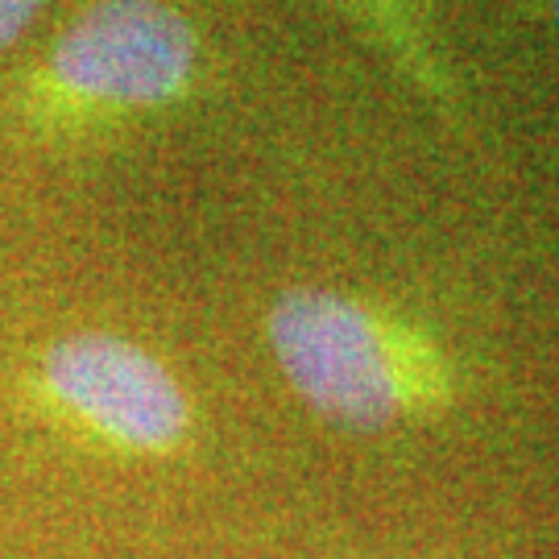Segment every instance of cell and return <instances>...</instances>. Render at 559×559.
I'll use <instances>...</instances> for the list:
<instances>
[{"mask_svg":"<svg viewBox=\"0 0 559 559\" xmlns=\"http://www.w3.org/2000/svg\"><path fill=\"white\" fill-rule=\"evenodd\" d=\"M46 4L50 0H0V50L17 46L34 29V21L46 13Z\"/></svg>","mask_w":559,"mask_h":559,"instance_id":"obj_5","label":"cell"},{"mask_svg":"<svg viewBox=\"0 0 559 559\" xmlns=\"http://www.w3.org/2000/svg\"><path fill=\"white\" fill-rule=\"evenodd\" d=\"M265 340L286 385L348 431H385L452 399L440 348L415 323L344 290H282L265 311Z\"/></svg>","mask_w":559,"mask_h":559,"instance_id":"obj_2","label":"cell"},{"mask_svg":"<svg viewBox=\"0 0 559 559\" xmlns=\"http://www.w3.org/2000/svg\"><path fill=\"white\" fill-rule=\"evenodd\" d=\"M41 423L104 456L170 460L191 443L195 411L175 369L117 332L50 340L21 378Z\"/></svg>","mask_w":559,"mask_h":559,"instance_id":"obj_3","label":"cell"},{"mask_svg":"<svg viewBox=\"0 0 559 559\" xmlns=\"http://www.w3.org/2000/svg\"><path fill=\"white\" fill-rule=\"evenodd\" d=\"M203 62L200 25L175 0H92L21 75L13 112L50 145L100 141L191 100Z\"/></svg>","mask_w":559,"mask_h":559,"instance_id":"obj_1","label":"cell"},{"mask_svg":"<svg viewBox=\"0 0 559 559\" xmlns=\"http://www.w3.org/2000/svg\"><path fill=\"white\" fill-rule=\"evenodd\" d=\"M547 13H551V25L559 29V0H547Z\"/></svg>","mask_w":559,"mask_h":559,"instance_id":"obj_6","label":"cell"},{"mask_svg":"<svg viewBox=\"0 0 559 559\" xmlns=\"http://www.w3.org/2000/svg\"><path fill=\"white\" fill-rule=\"evenodd\" d=\"M431 100H452V75L427 29L423 0H328Z\"/></svg>","mask_w":559,"mask_h":559,"instance_id":"obj_4","label":"cell"}]
</instances>
